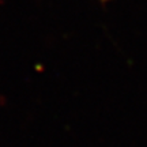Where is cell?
I'll list each match as a JSON object with an SVG mask.
<instances>
[{"label":"cell","mask_w":147,"mask_h":147,"mask_svg":"<svg viewBox=\"0 0 147 147\" xmlns=\"http://www.w3.org/2000/svg\"><path fill=\"white\" fill-rule=\"evenodd\" d=\"M102 1H108V0H102Z\"/></svg>","instance_id":"cell-1"}]
</instances>
